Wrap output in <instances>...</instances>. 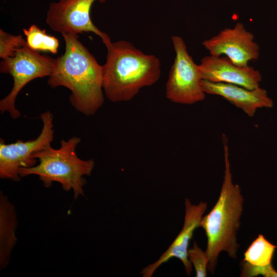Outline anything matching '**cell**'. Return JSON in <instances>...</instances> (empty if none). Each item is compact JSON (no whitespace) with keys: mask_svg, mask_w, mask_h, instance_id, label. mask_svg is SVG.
I'll use <instances>...</instances> for the list:
<instances>
[{"mask_svg":"<svg viewBox=\"0 0 277 277\" xmlns=\"http://www.w3.org/2000/svg\"><path fill=\"white\" fill-rule=\"evenodd\" d=\"M62 35L65 50L56 58L47 83L53 88H68L71 91L69 100L71 106L84 115H92L104 102L103 66L79 41L78 34Z\"/></svg>","mask_w":277,"mask_h":277,"instance_id":"6da1fadb","label":"cell"},{"mask_svg":"<svg viewBox=\"0 0 277 277\" xmlns=\"http://www.w3.org/2000/svg\"><path fill=\"white\" fill-rule=\"evenodd\" d=\"M106 47L103 88L111 102L130 101L142 88L160 79L161 64L156 56L144 53L126 41L111 42Z\"/></svg>","mask_w":277,"mask_h":277,"instance_id":"7a4b0ae2","label":"cell"},{"mask_svg":"<svg viewBox=\"0 0 277 277\" xmlns=\"http://www.w3.org/2000/svg\"><path fill=\"white\" fill-rule=\"evenodd\" d=\"M223 140L225 168L221 190L216 204L210 212L203 217L200 225L207 236L205 253L208 259L207 270L211 274L214 272L221 252H227L232 259L236 258L239 247L236 234L243 211V197L239 186L232 182L227 141L224 135Z\"/></svg>","mask_w":277,"mask_h":277,"instance_id":"3957f363","label":"cell"},{"mask_svg":"<svg viewBox=\"0 0 277 277\" xmlns=\"http://www.w3.org/2000/svg\"><path fill=\"white\" fill-rule=\"evenodd\" d=\"M81 139L73 136L67 141L62 140L58 149L51 145L34 153L33 158L39 163L19 170L21 177L37 175L46 188L50 187L53 182L61 184L66 191L72 189L74 197L84 195L83 186L86 183L84 175H90L94 167L93 160H83L76 153L77 146Z\"/></svg>","mask_w":277,"mask_h":277,"instance_id":"277c9868","label":"cell"},{"mask_svg":"<svg viewBox=\"0 0 277 277\" xmlns=\"http://www.w3.org/2000/svg\"><path fill=\"white\" fill-rule=\"evenodd\" d=\"M55 61L56 58L41 54L27 46L17 49L13 56L3 60L1 72L10 75L13 85L9 93L0 101L1 114L7 112L13 119L18 118L21 113L15 104L18 94L33 80L49 76L54 70Z\"/></svg>","mask_w":277,"mask_h":277,"instance_id":"5b68a950","label":"cell"},{"mask_svg":"<svg viewBox=\"0 0 277 277\" xmlns=\"http://www.w3.org/2000/svg\"><path fill=\"white\" fill-rule=\"evenodd\" d=\"M175 53L166 85V96L172 102L191 105L205 99V92L199 65H196L188 52L183 39L171 37Z\"/></svg>","mask_w":277,"mask_h":277,"instance_id":"8992f818","label":"cell"},{"mask_svg":"<svg viewBox=\"0 0 277 277\" xmlns=\"http://www.w3.org/2000/svg\"><path fill=\"white\" fill-rule=\"evenodd\" d=\"M43 128L41 133L34 140L5 144L0 139V177L13 181L20 180L19 170L36 165L34 153L51 145L53 140V114L47 111L41 115Z\"/></svg>","mask_w":277,"mask_h":277,"instance_id":"52a82bcc","label":"cell"},{"mask_svg":"<svg viewBox=\"0 0 277 277\" xmlns=\"http://www.w3.org/2000/svg\"><path fill=\"white\" fill-rule=\"evenodd\" d=\"M106 1L58 0L51 2L47 12L46 23L53 31L61 34L93 33L106 46L111 42L109 36L94 25L90 17L93 4Z\"/></svg>","mask_w":277,"mask_h":277,"instance_id":"ba28073f","label":"cell"},{"mask_svg":"<svg viewBox=\"0 0 277 277\" xmlns=\"http://www.w3.org/2000/svg\"><path fill=\"white\" fill-rule=\"evenodd\" d=\"M202 45L210 55H225L240 67L248 66L250 61L258 60L260 56V47L254 41L253 34L241 22H237L232 28L222 30L203 41Z\"/></svg>","mask_w":277,"mask_h":277,"instance_id":"9c48e42d","label":"cell"},{"mask_svg":"<svg viewBox=\"0 0 277 277\" xmlns=\"http://www.w3.org/2000/svg\"><path fill=\"white\" fill-rule=\"evenodd\" d=\"M185 207L184 223L181 231L167 250L156 261L142 268L141 273L143 277L152 276L161 265L173 258L181 260L187 274L190 275L192 268L188 256V246L195 229L200 225L207 205V203L203 201H201L197 205L192 204L189 199H186Z\"/></svg>","mask_w":277,"mask_h":277,"instance_id":"30bf717a","label":"cell"},{"mask_svg":"<svg viewBox=\"0 0 277 277\" xmlns=\"http://www.w3.org/2000/svg\"><path fill=\"white\" fill-rule=\"evenodd\" d=\"M203 80L236 85L249 89L259 86L262 76L259 70L248 66L240 67L225 56L204 57L199 65Z\"/></svg>","mask_w":277,"mask_h":277,"instance_id":"8fae6325","label":"cell"},{"mask_svg":"<svg viewBox=\"0 0 277 277\" xmlns=\"http://www.w3.org/2000/svg\"><path fill=\"white\" fill-rule=\"evenodd\" d=\"M202 84L205 93L222 96L249 117L253 116L257 109L271 108L273 105L266 90L260 87L249 89L236 85L205 80L202 81Z\"/></svg>","mask_w":277,"mask_h":277,"instance_id":"7c38bea8","label":"cell"},{"mask_svg":"<svg viewBox=\"0 0 277 277\" xmlns=\"http://www.w3.org/2000/svg\"><path fill=\"white\" fill-rule=\"evenodd\" d=\"M1 267L8 263L11 251L16 243L15 229L16 217L14 207L7 198L1 193Z\"/></svg>","mask_w":277,"mask_h":277,"instance_id":"4fadbf2b","label":"cell"},{"mask_svg":"<svg viewBox=\"0 0 277 277\" xmlns=\"http://www.w3.org/2000/svg\"><path fill=\"white\" fill-rule=\"evenodd\" d=\"M276 248L277 246L271 244L263 234H260L245 252L242 262L260 267L272 265Z\"/></svg>","mask_w":277,"mask_h":277,"instance_id":"5bb4252c","label":"cell"},{"mask_svg":"<svg viewBox=\"0 0 277 277\" xmlns=\"http://www.w3.org/2000/svg\"><path fill=\"white\" fill-rule=\"evenodd\" d=\"M26 36L27 45L37 51L49 52L56 54L59 47L58 39L46 33L45 29H41L37 25H31L28 29H23Z\"/></svg>","mask_w":277,"mask_h":277,"instance_id":"9a60e30c","label":"cell"},{"mask_svg":"<svg viewBox=\"0 0 277 277\" xmlns=\"http://www.w3.org/2000/svg\"><path fill=\"white\" fill-rule=\"evenodd\" d=\"M26 40L21 35H13L0 29V57H12L17 49L26 46Z\"/></svg>","mask_w":277,"mask_h":277,"instance_id":"2e32d148","label":"cell"},{"mask_svg":"<svg viewBox=\"0 0 277 277\" xmlns=\"http://www.w3.org/2000/svg\"><path fill=\"white\" fill-rule=\"evenodd\" d=\"M188 259L194 267L196 276H207L208 259L205 252L194 242L191 248L188 251Z\"/></svg>","mask_w":277,"mask_h":277,"instance_id":"e0dca14e","label":"cell"},{"mask_svg":"<svg viewBox=\"0 0 277 277\" xmlns=\"http://www.w3.org/2000/svg\"><path fill=\"white\" fill-rule=\"evenodd\" d=\"M259 275L266 277H277V271L274 269L272 265L260 267L242 262L241 276L252 277Z\"/></svg>","mask_w":277,"mask_h":277,"instance_id":"ac0fdd59","label":"cell"}]
</instances>
